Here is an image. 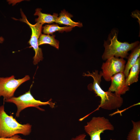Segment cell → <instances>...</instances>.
I'll use <instances>...</instances> for the list:
<instances>
[{
  "label": "cell",
  "instance_id": "obj_1",
  "mask_svg": "<svg viewBox=\"0 0 140 140\" xmlns=\"http://www.w3.org/2000/svg\"><path fill=\"white\" fill-rule=\"evenodd\" d=\"M87 73H84L83 75L91 76L93 79V83L89 84L88 88L89 90L94 91L96 96L100 98L99 107L107 110H112L120 107L123 102V98L121 96L108 91H104L101 88L100 83L102 77V71L99 73L98 71L96 70L92 73L89 71Z\"/></svg>",
  "mask_w": 140,
  "mask_h": 140
},
{
  "label": "cell",
  "instance_id": "obj_2",
  "mask_svg": "<svg viewBox=\"0 0 140 140\" xmlns=\"http://www.w3.org/2000/svg\"><path fill=\"white\" fill-rule=\"evenodd\" d=\"M118 32L113 30L108 36L107 40L104 41L103 44L104 51L102 56V59L106 60L110 58L120 57L121 58H127L128 52L139 44L138 41L131 44L127 42H122L117 39Z\"/></svg>",
  "mask_w": 140,
  "mask_h": 140
},
{
  "label": "cell",
  "instance_id": "obj_3",
  "mask_svg": "<svg viewBox=\"0 0 140 140\" xmlns=\"http://www.w3.org/2000/svg\"><path fill=\"white\" fill-rule=\"evenodd\" d=\"M31 128L29 124L19 123L12 115L6 113L4 105L0 106V137H9L18 134L28 135L30 134Z\"/></svg>",
  "mask_w": 140,
  "mask_h": 140
},
{
  "label": "cell",
  "instance_id": "obj_4",
  "mask_svg": "<svg viewBox=\"0 0 140 140\" xmlns=\"http://www.w3.org/2000/svg\"><path fill=\"white\" fill-rule=\"evenodd\" d=\"M49 101L43 102L35 99L31 94L30 89L24 94L18 97H13L5 100V102H11L15 104L17 107L16 116L17 117L19 116L20 113L24 109L30 107L36 108L39 110L44 111V109L40 108L39 106L48 105L51 108L54 107V103Z\"/></svg>",
  "mask_w": 140,
  "mask_h": 140
},
{
  "label": "cell",
  "instance_id": "obj_5",
  "mask_svg": "<svg viewBox=\"0 0 140 140\" xmlns=\"http://www.w3.org/2000/svg\"><path fill=\"white\" fill-rule=\"evenodd\" d=\"M90 140H101L100 135L106 130L113 131L114 128L109 120L104 117H94L84 126Z\"/></svg>",
  "mask_w": 140,
  "mask_h": 140
},
{
  "label": "cell",
  "instance_id": "obj_6",
  "mask_svg": "<svg viewBox=\"0 0 140 140\" xmlns=\"http://www.w3.org/2000/svg\"><path fill=\"white\" fill-rule=\"evenodd\" d=\"M20 13L22 18L18 20L27 24L31 29V35L28 43L30 45V47H32L35 51L33 63L34 65H36L43 59L42 50L39 47L38 44L39 38L41 34L43 25L37 23L34 24H31L21 9Z\"/></svg>",
  "mask_w": 140,
  "mask_h": 140
},
{
  "label": "cell",
  "instance_id": "obj_7",
  "mask_svg": "<svg viewBox=\"0 0 140 140\" xmlns=\"http://www.w3.org/2000/svg\"><path fill=\"white\" fill-rule=\"evenodd\" d=\"M30 79L29 75L18 79H15L13 75L5 78L0 77V97L3 96L4 100L13 97L17 88Z\"/></svg>",
  "mask_w": 140,
  "mask_h": 140
},
{
  "label": "cell",
  "instance_id": "obj_8",
  "mask_svg": "<svg viewBox=\"0 0 140 140\" xmlns=\"http://www.w3.org/2000/svg\"><path fill=\"white\" fill-rule=\"evenodd\" d=\"M103 62L101 68L102 77L105 81H111V78L114 75L120 72H123L126 61L123 58L112 57Z\"/></svg>",
  "mask_w": 140,
  "mask_h": 140
},
{
  "label": "cell",
  "instance_id": "obj_9",
  "mask_svg": "<svg viewBox=\"0 0 140 140\" xmlns=\"http://www.w3.org/2000/svg\"><path fill=\"white\" fill-rule=\"evenodd\" d=\"M125 77L123 72L118 73L111 78V84L108 91L121 96L128 91L130 88L125 84Z\"/></svg>",
  "mask_w": 140,
  "mask_h": 140
},
{
  "label": "cell",
  "instance_id": "obj_10",
  "mask_svg": "<svg viewBox=\"0 0 140 140\" xmlns=\"http://www.w3.org/2000/svg\"><path fill=\"white\" fill-rule=\"evenodd\" d=\"M131 51V53L128 57V61L125 65L123 72L125 78L128 76L131 67L136 63L138 58L140 57L139 44Z\"/></svg>",
  "mask_w": 140,
  "mask_h": 140
},
{
  "label": "cell",
  "instance_id": "obj_11",
  "mask_svg": "<svg viewBox=\"0 0 140 140\" xmlns=\"http://www.w3.org/2000/svg\"><path fill=\"white\" fill-rule=\"evenodd\" d=\"M73 16L66 11L65 9L62 11L59 14L55 23L60 24H64L74 27L77 26L81 27L82 26V23L80 22H75L71 19Z\"/></svg>",
  "mask_w": 140,
  "mask_h": 140
},
{
  "label": "cell",
  "instance_id": "obj_12",
  "mask_svg": "<svg viewBox=\"0 0 140 140\" xmlns=\"http://www.w3.org/2000/svg\"><path fill=\"white\" fill-rule=\"evenodd\" d=\"M41 8L36 9L34 16H37L38 17L35 19L36 23H39L42 25L45 23H51L55 22L58 17V13H54L53 15L50 14L43 13Z\"/></svg>",
  "mask_w": 140,
  "mask_h": 140
},
{
  "label": "cell",
  "instance_id": "obj_13",
  "mask_svg": "<svg viewBox=\"0 0 140 140\" xmlns=\"http://www.w3.org/2000/svg\"><path fill=\"white\" fill-rule=\"evenodd\" d=\"M140 71V57L136 63L131 68L129 74L125 79V84L129 86L138 81V75Z\"/></svg>",
  "mask_w": 140,
  "mask_h": 140
},
{
  "label": "cell",
  "instance_id": "obj_14",
  "mask_svg": "<svg viewBox=\"0 0 140 140\" xmlns=\"http://www.w3.org/2000/svg\"><path fill=\"white\" fill-rule=\"evenodd\" d=\"M73 27L70 26L61 27L57 24L46 25L43 27V31L45 34L53 35L54 33L57 31L60 32H62L64 31L69 32Z\"/></svg>",
  "mask_w": 140,
  "mask_h": 140
},
{
  "label": "cell",
  "instance_id": "obj_15",
  "mask_svg": "<svg viewBox=\"0 0 140 140\" xmlns=\"http://www.w3.org/2000/svg\"><path fill=\"white\" fill-rule=\"evenodd\" d=\"M55 35L45 34H41L38 39V45L44 44H48L58 49L59 47V41L55 38Z\"/></svg>",
  "mask_w": 140,
  "mask_h": 140
},
{
  "label": "cell",
  "instance_id": "obj_16",
  "mask_svg": "<svg viewBox=\"0 0 140 140\" xmlns=\"http://www.w3.org/2000/svg\"><path fill=\"white\" fill-rule=\"evenodd\" d=\"M131 122L132 128L128 135L127 140H140V121Z\"/></svg>",
  "mask_w": 140,
  "mask_h": 140
},
{
  "label": "cell",
  "instance_id": "obj_17",
  "mask_svg": "<svg viewBox=\"0 0 140 140\" xmlns=\"http://www.w3.org/2000/svg\"><path fill=\"white\" fill-rule=\"evenodd\" d=\"M0 140H27L22 139L18 134L15 135L11 137L7 138L0 137Z\"/></svg>",
  "mask_w": 140,
  "mask_h": 140
},
{
  "label": "cell",
  "instance_id": "obj_18",
  "mask_svg": "<svg viewBox=\"0 0 140 140\" xmlns=\"http://www.w3.org/2000/svg\"><path fill=\"white\" fill-rule=\"evenodd\" d=\"M86 135L85 134H80L74 138H72L71 140H87L86 138Z\"/></svg>",
  "mask_w": 140,
  "mask_h": 140
},
{
  "label": "cell",
  "instance_id": "obj_19",
  "mask_svg": "<svg viewBox=\"0 0 140 140\" xmlns=\"http://www.w3.org/2000/svg\"><path fill=\"white\" fill-rule=\"evenodd\" d=\"M4 40V38L2 37H0V43H3Z\"/></svg>",
  "mask_w": 140,
  "mask_h": 140
},
{
  "label": "cell",
  "instance_id": "obj_20",
  "mask_svg": "<svg viewBox=\"0 0 140 140\" xmlns=\"http://www.w3.org/2000/svg\"><path fill=\"white\" fill-rule=\"evenodd\" d=\"M110 140H116L115 139H110Z\"/></svg>",
  "mask_w": 140,
  "mask_h": 140
}]
</instances>
